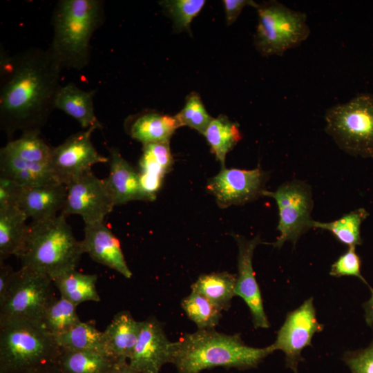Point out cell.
<instances>
[{"mask_svg":"<svg viewBox=\"0 0 373 373\" xmlns=\"http://www.w3.org/2000/svg\"><path fill=\"white\" fill-rule=\"evenodd\" d=\"M236 275L227 271L202 274L191 287L212 302L220 310L230 307L231 301L236 296Z\"/></svg>","mask_w":373,"mask_h":373,"instance_id":"cell-26","label":"cell"},{"mask_svg":"<svg viewBox=\"0 0 373 373\" xmlns=\"http://www.w3.org/2000/svg\"><path fill=\"white\" fill-rule=\"evenodd\" d=\"M110 172L104 181L115 205L132 200H146L140 182L139 173L121 155L117 149H109Z\"/></svg>","mask_w":373,"mask_h":373,"instance_id":"cell-19","label":"cell"},{"mask_svg":"<svg viewBox=\"0 0 373 373\" xmlns=\"http://www.w3.org/2000/svg\"><path fill=\"white\" fill-rule=\"evenodd\" d=\"M66 218L60 213L29 224L27 242L19 257L21 266L43 274L52 281L76 269L84 250Z\"/></svg>","mask_w":373,"mask_h":373,"instance_id":"cell-4","label":"cell"},{"mask_svg":"<svg viewBox=\"0 0 373 373\" xmlns=\"http://www.w3.org/2000/svg\"><path fill=\"white\" fill-rule=\"evenodd\" d=\"M142 321H136L128 311L117 312L103 331L105 352L115 361H128L137 343Z\"/></svg>","mask_w":373,"mask_h":373,"instance_id":"cell-20","label":"cell"},{"mask_svg":"<svg viewBox=\"0 0 373 373\" xmlns=\"http://www.w3.org/2000/svg\"><path fill=\"white\" fill-rule=\"evenodd\" d=\"M108 373H137L128 361H117Z\"/></svg>","mask_w":373,"mask_h":373,"instance_id":"cell-41","label":"cell"},{"mask_svg":"<svg viewBox=\"0 0 373 373\" xmlns=\"http://www.w3.org/2000/svg\"><path fill=\"white\" fill-rule=\"evenodd\" d=\"M102 334L103 332L97 329L92 321H80L65 333L55 338L61 349L106 354Z\"/></svg>","mask_w":373,"mask_h":373,"instance_id":"cell-30","label":"cell"},{"mask_svg":"<svg viewBox=\"0 0 373 373\" xmlns=\"http://www.w3.org/2000/svg\"><path fill=\"white\" fill-rule=\"evenodd\" d=\"M325 131L347 154L373 158V95L361 93L327 108Z\"/></svg>","mask_w":373,"mask_h":373,"instance_id":"cell-6","label":"cell"},{"mask_svg":"<svg viewBox=\"0 0 373 373\" xmlns=\"http://www.w3.org/2000/svg\"><path fill=\"white\" fill-rule=\"evenodd\" d=\"M60 213L81 216L85 224L104 222L115 206L104 181L88 171L68 184Z\"/></svg>","mask_w":373,"mask_h":373,"instance_id":"cell-11","label":"cell"},{"mask_svg":"<svg viewBox=\"0 0 373 373\" xmlns=\"http://www.w3.org/2000/svg\"><path fill=\"white\" fill-rule=\"evenodd\" d=\"M97 128L100 127L93 126L77 132L52 148L50 166L58 181L68 185L91 171L93 165L108 162V157L100 155L91 141Z\"/></svg>","mask_w":373,"mask_h":373,"instance_id":"cell-10","label":"cell"},{"mask_svg":"<svg viewBox=\"0 0 373 373\" xmlns=\"http://www.w3.org/2000/svg\"><path fill=\"white\" fill-rule=\"evenodd\" d=\"M204 0H164L159 1L165 13L172 19L175 31L191 34L192 20L202 9Z\"/></svg>","mask_w":373,"mask_h":373,"instance_id":"cell-34","label":"cell"},{"mask_svg":"<svg viewBox=\"0 0 373 373\" xmlns=\"http://www.w3.org/2000/svg\"><path fill=\"white\" fill-rule=\"evenodd\" d=\"M222 2L228 26L236 21L245 6H250L255 8L258 6V3L251 0H224Z\"/></svg>","mask_w":373,"mask_h":373,"instance_id":"cell-39","label":"cell"},{"mask_svg":"<svg viewBox=\"0 0 373 373\" xmlns=\"http://www.w3.org/2000/svg\"><path fill=\"white\" fill-rule=\"evenodd\" d=\"M361 260L355 247L349 249L332 265L329 274L332 276H355L367 285L361 274Z\"/></svg>","mask_w":373,"mask_h":373,"instance_id":"cell-36","label":"cell"},{"mask_svg":"<svg viewBox=\"0 0 373 373\" xmlns=\"http://www.w3.org/2000/svg\"><path fill=\"white\" fill-rule=\"evenodd\" d=\"M233 236L238 247L236 296L240 297L249 307L254 327L268 328L270 324L265 312L260 287L252 265L254 250L262 242L258 236L250 240L239 235Z\"/></svg>","mask_w":373,"mask_h":373,"instance_id":"cell-14","label":"cell"},{"mask_svg":"<svg viewBox=\"0 0 373 373\" xmlns=\"http://www.w3.org/2000/svg\"><path fill=\"white\" fill-rule=\"evenodd\" d=\"M187 317L198 329H214L219 323L222 310L204 296L191 291L181 302Z\"/></svg>","mask_w":373,"mask_h":373,"instance_id":"cell-33","label":"cell"},{"mask_svg":"<svg viewBox=\"0 0 373 373\" xmlns=\"http://www.w3.org/2000/svg\"><path fill=\"white\" fill-rule=\"evenodd\" d=\"M104 20L100 0H61L52 15L50 50L62 68L82 70L89 63L90 42Z\"/></svg>","mask_w":373,"mask_h":373,"instance_id":"cell-3","label":"cell"},{"mask_svg":"<svg viewBox=\"0 0 373 373\" xmlns=\"http://www.w3.org/2000/svg\"><path fill=\"white\" fill-rule=\"evenodd\" d=\"M66 193L67 186L56 180L23 188L17 207L32 222L48 220L61 213Z\"/></svg>","mask_w":373,"mask_h":373,"instance_id":"cell-17","label":"cell"},{"mask_svg":"<svg viewBox=\"0 0 373 373\" xmlns=\"http://www.w3.org/2000/svg\"><path fill=\"white\" fill-rule=\"evenodd\" d=\"M62 68L49 48L1 53L0 126L8 137L41 132L55 108Z\"/></svg>","mask_w":373,"mask_h":373,"instance_id":"cell-1","label":"cell"},{"mask_svg":"<svg viewBox=\"0 0 373 373\" xmlns=\"http://www.w3.org/2000/svg\"><path fill=\"white\" fill-rule=\"evenodd\" d=\"M2 149L23 160L44 164H50L52 151L38 132L22 133Z\"/></svg>","mask_w":373,"mask_h":373,"instance_id":"cell-31","label":"cell"},{"mask_svg":"<svg viewBox=\"0 0 373 373\" xmlns=\"http://www.w3.org/2000/svg\"><path fill=\"white\" fill-rule=\"evenodd\" d=\"M97 276L82 274L75 269L66 272L53 280L61 297L75 305L85 301L99 302L100 297L96 288Z\"/></svg>","mask_w":373,"mask_h":373,"instance_id":"cell-27","label":"cell"},{"mask_svg":"<svg viewBox=\"0 0 373 373\" xmlns=\"http://www.w3.org/2000/svg\"><path fill=\"white\" fill-rule=\"evenodd\" d=\"M28 373H59L54 363L41 366Z\"/></svg>","mask_w":373,"mask_h":373,"instance_id":"cell-43","label":"cell"},{"mask_svg":"<svg viewBox=\"0 0 373 373\" xmlns=\"http://www.w3.org/2000/svg\"><path fill=\"white\" fill-rule=\"evenodd\" d=\"M84 253L95 262L131 278L132 272L122 253L119 240L104 222L85 224L82 240Z\"/></svg>","mask_w":373,"mask_h":373,"instance_id":"cell-16","label":"cell"},{"mask_svg":"<svg viewBox=\"0 0 373 373\" xmlns=\"http://www.w3.org/2000/svg\"><path fill=\"white\" fill-rule=\"evenodd\" d=\"M371 296L370 299L363 304L365 312V320L367 325H373V289L370 287Z\"/></svg>","mask_w":373,"mask_h":373,"instance_id":"cell-42","label":"cell"},{"mask_svg":"<svg viewBox=\"0 0 373 373\" xmlns=\"http://www.w3.org/2000/svg\"><path fill=\"white\" fill-rule=\"evenodd\" d=\"M343 361L352 373H373V341L365 349L345 352Z\"/></svg>","mask_w":373,"mask_h":373,"instance_id":"cell-37","label":"cell"},{"mask_svg":"<svg viewBox=\"0 0 373 373\" xmlns=\"http://www.w3.org/2000/svg\"><path fill=\"white\" fill-rule=\"evenodd\" d=\"M27 219L18 207L0 211V262L11 256H21L28 236Z\"/></svg>","mask_w":373,"mask_h":373,"instance_id":"cell-24","label":"cell"},{"mask_svg":"<svg viewBox=\"0 0 373 373\" xmlns=\"http://www.w3.org/2000/svg\"><path fill=\"white\" fill-rule=\"evenodd\" d=\"M180 126L175 115L147 112L132 119L128 131L132 138L145 144L169 142L172 135Z\"/></svg>","mask_w":373,"mask_h":373,"instance_id":"cell-23","label":"cell"},{"mask_svg":"<svg viewBox=\"0 0 373 373\" xmlns=\"http://www.w3.org/2000/svg\"><path fill=\"white\" fill-rule=\"evenodd\" d=\"M171 345L162 323L150 317L142 321L128 363L137 373H159L164 364L171 362Z\"/></svg>","mask_w":373,"mask_h":373,"instance_id":"cell-15","label":"cell"},{"mask_svg":"<svg viewBox=\"0 0 373 373\" xmlns=\"http://www.w3.org/2000/svg\"><path fill=\"white\" fill-rule=\"evenodd\" d=\"M180 126H188L204 135L213 118L207 111L200 95L192 92L186 97L183 108L175 115Z\"/></svg>","mask_w":373,"mask_h":373,"instance_id":"cell-35","label":"cell"},{"mask_svg":"<svg viewBox=\"0 0 373 373\" xmlns=\"http://www.w3.org/2000/svg\"><path fill=\"white\" fill-rule=\"evenodd\" d=\"M95 90H84L73 83L59 88L55 101L58 108L77 120L84 128L93 126L102 128L94 111L93 97Z\"/></svg>","mask_w":373,"mask_h":373,"instance_id":"cell-21","label":"cell"},{"mask_svg":"<svg viewBox=\"0 0 373 373\" xmlns=\"http://www.w3.org/2000/svg\"><path fill=\"white\" fill-rule=\"evenodd\" d=\"M323 329V325L316 318L313 298H309L287 314L271 345L274 351L283 352L286 366L294 373H298V364L303 360L302 350L311 345L314 335Z\"/></svg>","mask_w":373,"mask_h":373,"instance_id":"cell-12","label":"cell"},{"mask_svg":"<svg viewBox=\"0 0 373 373\" xmlns=\"http://www.w3.org/2000/svg\"><path fill=\"white\" fill-rule=\"evenodd\" d=\"M212 153L222 167L224 166L227 154L242 139L238 124L231 121L227 116L220 115L213 118L204 133Z\"/></svg>","mask_w":373,"mask_h":373,"instance_id":"cell-28","label":"cell"},{"mask_svg":"<svg viewBox=\"0 0 373 373\" xmlns=\"http://www.w3.org/2000/svg\"><path fill=\"white\" fill-rule=\"evenodd\" d=\"M116 361L102 352L60 348L54 364L59 373H108Z\"/></svg>","mask_w":373,"mask_h":373,"instance_id":"cell-25","label":"cell"},{"mask_svg":"<svg viewBox=\"0 0 373 373\" xmlns=\"http://www.w3.org/2000/svg\"><path fill=\"white\" fill-rule=\"evenodd\" d=\"M76 308L66 298L55 297L46 307L40 324L54 336L62 334L81 321Z\"/></svg>","mask_w":373,"mask_h":373,"instance_id":"cell-32","label":"cell"},{"mask_svg":"<svg viewBox=\"0 0 373 373\" xmlns=\"http://www.w3.org/2000/svg\"><path fill=\"white\" fill-rule=\"evenodd\" d=\"M258 23L254 44L264 57L282 56L297 47L310 35L307 15L285 6L278 1L258 4Z\"/></svg>","mask_w":373,"mask_h":373,"instance_id":"cell-7","label":"cell"},{"mask_svg":"<svg viewBox=\"0 0 373 373\" xmlns=\"http://www.w3.org/2000/svg\"><path fill=\"white\" fill-rule=\"evenodd\" d=\"M268 177L260 166L251 170L223 167L207 188L221 208L242 205L262 196Z\"/></svg>","mask_w":373,"mask_h":373,"instance_id":"cell-13","label":"cell"},{"mask_svg":"<svg viewBox=\"0 0 373 373\" xmlns=\"http://www.w3.org/2000/svg\"><path fill=\"white\" fill-rule=\"evenodd\" d=\"M53 281L47 276L23 267L15 271L3 303L0 305V324L11 321L38 322L55 298Z\"/></svg>","mask_w":373,"mask_h":373,"instance_id":"cell-8","label":"cell"},{"mask_svg":"<svg viewBox=\"0 0 373 373\" xmlns=\"http://www.w3.org/2000/svg\"><path fill=\"white\" fill-rule=\"evenodd\" d=\"M173 159L169 142L143 144L140 160V182L147 201L156 198L164 175L172 167Z\"/></svg>","mask_w":373,"mask_h":373,"instance_id":"cell-18","label":"cell"},{"mask_svg":"<svg viewBox=\"0 0 373 373\" xmlns=\"http://www.w3.org/2000/svg\"><path fill=\"white\" fill-rule=\"evenodd\" d=\"M369 215L365 208L361 207L332 222H323L313 220L311 228L328 231L342 244L349 247H356L362 244L361 227Z\"/></svg>","mask_w":373,"mask_h":373,"instance_id":"cell-29","label":"cell"},{"mask_svg":"<svg viewBox=\"0 0 373 373\" xmlns=\"http://www.w3.org/2000/svg\"><path fill=\"white\" fill-rule=\"evenodd\" d=\"M274 352L247 345L238 334H227L215 329H198L172 342L171 362L178 373H200L216 367L254 368Z\"/></svg>","mask_w":373,"mask_h":373,"instance_id":"cell-2","label":"cell"},{"mask_svg":"<svg viewBox=\"0 0 373 373\" xmlns=\"http://www.w3.org/2000/svg\"><path fill=\"white\" fill-rule=\"evenodd\" d=\"M0 176L16 182L23 188L57 180L50 164L23 160L2 148L0 151Z\"/></svg>","mask_w":373,"mask_h":373,"instance_id":"cell-22","label":"cell"},{"mask_svg":"<svg viewBox=\"0 0 373 373\" xmlns=\"http://www.w3.org/2000/svg\"><path fill=\"white\" fill-rule=\"evenodd\" d=\"M22 189L16 182L0 176V211L17 207Z\"/></svg>","mask_w":373,"mask_h":373,"instance_id":"cell-38","label":"cell"},{"mask_svg":"<svg viewBox=\"0 0 373 373\" xmlns=\"http://www.w3.org/2000/svg\"><path fill=\"white\" fill-rule=\"evenodd\" d=\"M59 350L55 336L38 322L0 324V373H28L54 363Z\"/></svg>","mask_w":373,"mask_h":373,"instance_id":"cell-5","label":"cell"},{"mask_svg":"<svg viewBox=\"0 0 373 373\" xmlns=\"http://www.w3.org/2000/svg\"><path fill=\"white\" fill-rule=\"evenodd\" d=\"M15 271L3 262H0V305L3 303L11 285Z\"/></svg>","mask_w":373,"mask_h":373,"instance_id":"cell-40","label":"cell"},{"mask_svg":"<svg viewBox=\"0 0 373 373\" xmlns=\"http://www.w3.org/2000/svg\"><path fill=\"white\" fill-rule=\"evenodd\" d=\"M262 196L273 198L278 206L280 233L272 243L280 248L287 241L295 244L298 238L311 229L314 207L311 186L300 180H291L282 184L274 191L265 190Z\"/></svg>","mask_w":373,"mask_h":373,"instance_id":"cell-9","label":"cell"}]
</instances>
